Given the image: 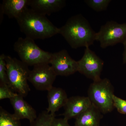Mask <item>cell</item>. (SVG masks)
Returning <instances> with one entry per match:
<instances>
[{"label":"cell","mask_w":126,"mask_h":126,"mask_svg":"<svg viewBox=\"0 0 126 126\" xmlns=\"http://www.w3.org/2000/svg\"><path fill=\"white\" fill-rule=\"evenodd\" d=\"M21 31L26 37L35 40L45 39L59 34L56 27L46 16L27 7L16 18Z\"/></svg>","instance_id":"obj_1"},{"label":"cell","mask_w":126,"mask_h":126,"mask_svg":"<svg viewBox=\"0 0 126 126\" xmlns=\"http://www.w3.org/2000/svg\"><path fill=\"white\" fill-rule=\"evenodd\" d=\"M59 34L74 49L89 47L96 41V33L86 18L81 14L74 16L59 28Z\"/></svg>","instance_id":"obj_2"},{"label":"cell","mask_w":126,"mask_h":126,"mask_svg":"<svg viewBox=\"0 0 126 126\" xmlns=\"http://www.w3.org/2000/svg\"><path fill=\"white\" fill-rule=\"evenodd\" d=\"M8 86L14 92L23 97L27 96L30 89L27 81L30 70L21 60L6 56Z\"/></svg>","instance_id":"obj_3"},{"label":"cell","mask_w":126,"mask_h":126,"mask_svg":"<svg viewBox=\"0 0 126 126\" xmlns=\"http://www.w3.org/2000/svg\"><path fill=\"white\" fill-rule=\"evenodd\" d=\"M114 89L107 78L93 81L88 90V97L93 105L103 113L106 114L113 110Z\"/></svg>","instance_id":"obj_4"},{"label":"cell","mask_w":126,"mask_h":126,"mask_svg":"<svg viewBox=\"0 0 126 126\" xmlns=\"http://www.w3.org/2000/svg\"><path fill=\"white\" fill-rule=\"evenodd\" d=\"M14 47L21 61L28 66H34L42 63L49 64L52 53L41 49L32 39L20 37L15 43Z\"/></svg>","instance_id":"obj_5"},{"label":"cell","mask_w":126,"mask_h":126,"mask_svg":"<svg viewBox=\"0 0 126 126\" xmlns=\"http://www.w3.org/2000/svg\"><path fill=\"white\" fill-rule=\"evenodd\" d=\"M126 40V23L119 24L113 21H108L96 33V41H99L102 48L118 43L123 44Z\"/></svg>","instance_id":"obj_6"},{"label":"cell","mask_w":126,"mask_h":126,"mask_svg":"<svg viewBox=\"0 0 126 126\" xmlns=\"http://www.w3.org/2000/svg\"><path fill=\"white\" fill-rule=\"evenodd\" d=\"M56 76L49 64L42 63L34 65L30 71L28 81L37 90L48 91L53 87Z\"/></svg>","instance_id":"obj_7"},{"label":"cell","mask_w":126,"mask_h":126,"mask_svg":"<svg viewBox=\"0 0 126 126\" xmlns=\"http://www.w3.org/2000/svg\"><path fill=\"white\" fill-rule=\"evenodd\" d=\"M78 72L93 81L101 79L104 62L94 52L86 47L82 58L78 61Z\"/></svg>","instance_id":"obj_8"},{"label":"cell","mask_w":126,"mask_h":126,"mask_svg":"<svg viewBox=\"0 0 126 126\" xmlns=\"http://www.w3.org/2000/svg\"><path fill=\"white\" fill-rule=\"evenodd\" d=\"M49 64L57 76H68L78 72V61L65 49L52 53Z\"/></svg>","instance_id":"obj_9"},{"label":"cell","mask_w":126,"mask_h":126,"mask_svg":"<svg viewBox=\"0 0 126 126\" xmlns=\"http://www.w3.org/2000/svg\"><path fill=\"white\" fill-rule=\"evenodd\" d=\"M92 103L88 97L75 96L68 98L64 107V112L62 114L64 118L69 120L77 117L85 111L92 106Z\"/></svg>","instance_id":"obj_10"},{"label":"cell","mask_w":126,"mask_h":126,"mask_svg":"<svg viewBox=\"0 0 126 126\" xmlns=\"http://www.w3.org/2000/svg\"><path fill=\"white\" fill-rule=\"evenodd\" d=\"M10 100L14 110V115L18 119H28L30 123L36 119L38 116L36 111L25 101L23 96L18 94Z\"/></svg>","instance_id":"obj_11"},{"label":"cell","mask_w":126,"mask_h":126,"mask_svg":"<svg viewBox=\"0 0 126 126\" xmlns=\"http://www.w3.org/2000/svg\"><path fill=\"white\" fill-rule=\"evenodd\" d=\"M65 5L64 0H29L28 6L39 14L46 16L60 11Z\"/></svg>","instance_id":"obj_12"},{"label":"cell","mask_w":126,"mask_h":126,"mask_svg":"<svg viewBox=\"0 0 126 126\" xmlns=\"http://www.w3.org/2000/svg\"><path fill=\"white\" fill-rule=\"evenodd\" d=\"M48 108L46 111L53 115L60 109L64 107L68 98L67 95L63 89L60 88L53 87L48 91Z\"/></svg>","instance_id":"obj_13"},{"label":"cell","mask_w":126,"mask_h":126,"mask_svg":"<svg viewBox=\"0 0 126 126\" xmlns=\"http://www.w3.org/2000/svg\"><path fill=\"white\" fill-rule=\"evenodd\" d=\"M102 113L92 104L89 108L75 118L74 126H100Z\"/></svg>","instance_id":"obj_14"},{"label":"cell","mask_w":126,"mask_h":126,"mask_svg":"<svg viewBox=\"0 0 126 126\" xmlns=\"http://www.w3.org/2000/svg\"><path fill=\"white\" fill-rule=\"evenodd\" d=\"M29 2V0H3L0 6V17L2 19L5 14L9 18L16 19L28 7Z\"/></svg>","instance_id":"obj_15"},{"label":"cell","mask_w":126,"mask_h":126,"mask_svg":"<svg viewBox=\"0 0 126 126\" xmlns=\"http://www.w3.org/2000/svg\"><path fill=\"white\" fill-rule=\"evenodd\" d=\"M0 126H21L20 120L0 107Z\"/></svg>","instance_id":"obj_16"},{"label":"cell","mask_w":126,"mask_h":126,"mask_svg":"<svg viewBox=\"0 0 126 126\" xmlns=\"http://www.w3.org/2000/svg\"><path fill=\"white\" fill-rule=\"evenodd\" d=\"M55 115H53L47 111L39 114L36 119L30 123V126H51Z\"/></svg>","instance_id":"obj_17"},{"label":"cell","mask_w":126,"mask_h":126,"mask_svg":"<svg viewBox=\"0 0 126 126\" xmlns=\"http://www.w3.org/2000/svg\"><path fill=\"white\" fill-rule=\"evenodd\" d=\"M110 0H86V4L90 8L96 11L106 10L107 9Z\"/></svg>","instance_id":"obj_18"},{"label":"cell","mask_w":126,"mask_h":126,"mask_svg":"<svg viewBox=\"0 0 126 126\" xmlns=\"http://www.w3.org/2000/svg\"><path fill=\"white\" fill-rule=\"evenodd\" d=\"M6 56L4 54L0 55V85L8 86Z\"/></svg>","instance_id":"obj_19"},{"label":"cell","mask_w":126,"mask_h":126,"mask_svg":"<svg viewBox=\"0 0 126 126\" xmlns=\"http://www.w3.org/2000/svg\"><path fill=\"white\" fill-rule=\"evenodd\" d=\"M18 94L12 90L8 86L0 85V100L6 98L11 99Z\"/></svg>","instance_id":"obj_20"},{"label":"cell","mask_w":126,"mask_h":126,"mask_svg":"<svg viewBox=\"0 0 126 126\" xmlns=\"http://www.w3.org/2000/svg\"><path fill=\"white\" fill-rule=\"evenodd\" d=\"M113 105L118 111L126 115V100L120 98L115 95L113 96Z\"/></svg>","instance_id":"obj_21"},{"label":"cell","mask_w":126,"mask_h":126,"mask_svg":"<svg viewBox=\"0 0 126 126\" xmlns=\"http://www.w3.org/2000/svg\"><path fill=\"white\" fill-rule=\"evenodd\" d=\"M68 120L64 118H56L53 120L51 126H71L68 122Z\"/></svg>","instance_id":"obj_22"},{"label":"cell","mask_w":126,"mask_h":126,"mask_svg":"<svg viewBox=\"0 0 126 126\" xmlns=\"http://www.w3.org/2000/svg\"><path fill=\"white\" fill-rule=\"evenodd\" d=\"M124 46V50L123 54V63L124 64H126V40L123 43Z\"/></svg>","instance_id":"obj_23"}]
</instances>
